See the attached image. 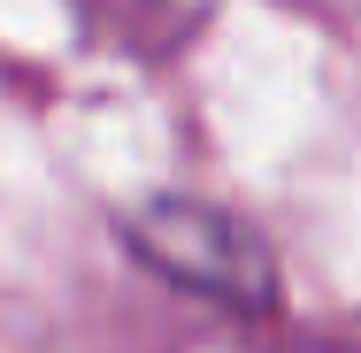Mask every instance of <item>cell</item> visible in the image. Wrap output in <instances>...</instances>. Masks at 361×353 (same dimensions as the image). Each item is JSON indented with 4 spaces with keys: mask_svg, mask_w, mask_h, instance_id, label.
Returning <instances> with one entry per match:
<instances>
[{
    "mask_svg": "<svg viewBox=\"0 0 361 353\" xmlns=\"http://www.w3.org/2000/svg\"><path fill=\"white\" fill-rule=\"evenodd\" d=\"M123 246L146 269L192 299H216L231 315H277L285 284H277V254L246 215L192 200V192H154L123 215Z\"/></svg>",
    "mask_w": 361,
    "mask_h": 353,
    "instance_id": "obj_1",
    "label": "cell"
},
{
    "mask_svg": "<svg viewBox=\"0 0 361 353\" xmlns=\"http://www.w3.org/2000/svg\"><path fill=\"white\" fill-rule=\"evenodd\" d=\"M70 8L108 54H131V62L185 54L208 31V16H216V0H70Z\"/></svg>",
    "mask_w": 361,
    "mask_h": 353,
    "instance_id": "obj_2",
    "label": "cell"
}]
</instances>
